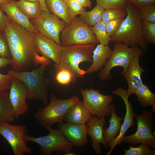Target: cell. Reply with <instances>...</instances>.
I'll return each instance as SVG.
<instances>
[{
    "label": "cell",
    "instance_id": "cell-1",
    "mask_svg": "<svg viewBox=\"0 0 155 155\" xmlns=\"http://www.w3.org/2000/svg\"><path fill=\"white\" fill-rule=\"evenodd\" d=\"M11 57L13 70L29 71L41 64L48 65L50 60L41 55L35 43L33 32L9 20L3 32Z\"/></svg>",
    "mask_w": 155,
    "mask_h": 155
},
{
    "label": "cell",
    "instance_id": "cell-2",
    "mask_svg": "<svg viewBox=\"0 0 155 155\" xmlns=\"http://www.w3.org/2000/svg\"><path fill=\"white\" fill-rule=\"evenodd\" d=\"M125 9L126 16L117 31L110 37L109 42H120L129 46L138 47L147 52L148 47L142 30V20L139 9L128 3Z\"/></svg>",
    "mask_w": 155,
    "mask_h": 155
},
{
    "label": "cell",
    "instance_id": "cell-3",
    "mask_svg": "<svg viewBox=\"0 0 155 155\" xmlns=\"http://www.w3.org/2000/svg\"><path fill=\"white\" fill-rule=\"evenodd\" d=\"M96 44L73 45L63 46L60 62L55 65L56 71L63 69L69 71L72 76V82L77 78H83L85 71L79 67L84 62H92V52Z\"/></svg>",
    "mask_w": 155,
    "mask_h": 155
},
{
    "label": "cell",
    "instance_id": "cell-4",
    "mask_svg": "<svg viewBox=\"0 0 155 155\" xmlns=\"http://www.w3.org/2000/svg\"><path fill=\"white\" fill-rule=\"evenodd\" d=\"M47 65L41 64L31 71H17L10 70L8 73L12 77L22 82L28 89L27 99L41 101L46 106L48 104L49 80L44 77Z\"/></svg>",
    "mask_w": 155,
    "mask_h": 155
},
{
    "label": "cell",
    "instance_id": "cell-5",
    "mask_svg": "<svg viewBox=\"0 0 155 155\" xmlns=\"http://www.w3.org/2000/svg\"><path fill=\"white\" fill-rule=\"evenodd\" d=\"M79 100V98L76 96L68 99H59L53 93L49 104L35 112V118L45 128L52 127L56 123L63 122L68 110Z\"/></svg>",
    "mask_w": 155,
    "mask_h": 155
},
{
    "label": "cell",
    "instance_id": "cell-6",
    "mask_svg": "<svg viewBox=\"0 0 155 155\" xmlns=\"http://www.w3.org/2000/svg\"><path fill=\"white\" fill-rule=\"evenodd\" d=\"M144 52L138 47H130L123 43H115L111 56L98 74L99 78L102 81L111 80L112 78L111 71L116 67H122V71H125L132 58L137 55H142Z\"/></svg>",
    "mask_w": 155,
    "mask_h": 155
},
{
    "label": "cell",
    "instance_id": "cell-7",
    "mask_svg": "<svg viewBox=\"0 0 155 155\" xmlns=\"http://www.w3.org/2000/svg\"><path fill=\"white\" fill-rule=\"evenodd\" d=\"M60 39L62 46L99 43L91 27L78 17H75L63 30Z\"/></svg>",
    "mask_w": 155,
    "mask_h": 155
},
{
    "label": "cell",
    "instance_id": "cell-8",
    "mask_svg": "<svg viewBox=\"0 0 155 155\" xmlns=\"http://www.w3.org/2000/svg\"><path fill=\"white\" fill-rule=\"evenodd\" d=\"M49 133L46 135L36 137L28 135H24L26 142H32L38 145L40 147V152L42 155H50L53 152H71L74 145L64 136L59 129H56L52 127L46 128Z\"/></svg>",
    "mask_w": 155,
    "mask_h": 155
},
{
    "label": "cell",
    "instance_id": "cell-9",
    "mask_svg": "<svg viewBox=\"0 0 155 155\" xmlns=\"http://www.w3.org/2000/svg\"><path fill=\"white\" fill-rule=\"evenodd\" d=\"M137 128L134 134L124 135L122 142L134 145L140 143L148 145L153 149L155 148V137L152 132L153 127V114L152 112L144 110L140 115L135 114Z\"/></svg>",
    "mask_w": 155,
    "mask_h": 155
},
{
    "label": "cell",
    "instance_id": "cell-10",
    "mask_svg": "<svg viewBox=\"0 0 155 155\" xmlns=\"http://www.w3.org/2000/svg\"><path fill=\"white\" fill-rule=\"evenodd\" d=\"M80 92L84 105L92 115L99 118L110 115V104L114 99L111 95H104L93 88L81 89Z\"/></svg>",
    "mask_w": 155,
    "mask_h": 155
},
{
    "label": "cell",
    "instance_id": "cell-11",
    "mask_svg": "<svg viewBox=\"0 0 155 155\" xmlns=\"http://www.w3.org/2000/svg\"><path fill=\"white\" fill-rule=\"evenodd\" d=\"M30 20L40 33L61 46L60 34L67 25L63 20L49 11H43L38 18Z\"/></svg>",
    "mask_w": 155,
    "mask_h": 155
},
{
    "label": "cell",
    "instance_id": "cell-12",
    "mask_svg": "<svg viewBox=\"0 0 155 155\" xmlns=\"http://www.w3.org/2000/svg\"><path fill=\"white\" fill-rule=\"evenodd\" d=\"M27 131L24 125H13L8 123L0 122V135L7 141L14 155H24L32 152L24 139Z\"/></svg>",
    "mask_w": 155,
    "mask_h": 155
},
{
    "label": "cell",
    "instance_id": "cell-13",
    "mask_svg": "<svg viewBox=\"0 0 155 155\" xmlns=\"http://www.w3.org/2000/svg\"><path fill=\"white\" fill-rule=\"evenodd\" d=\"M9 89V99L15 119H17L20 116L26 113L29 110L26 102L28 88L22 82L12 77Z\"/></svg>",
    "mask_w": 155,
    "mask_h": 155
},
{
    "label": "cell",
    "instance_id": "cell-14",
    "mask_svg": "<svg viewBox=\"0 0 155 155\" xmlns=\"http://www.w3.org/2000/svg\"><path fill=\"white\" fill-rule=\"evenodd\" d=\"M112 93L114 95H118L123 99L126 106V112L119 133L109 142L108 147L110 148V149L106 155L111 154L115 147L122 143L123 137L126 132L130 127L134 125V117L135 113L133 109L132 103L129 101L127 90L120 87L113 90Z\"/></svg>",
    "mask_w": 155,
    "mask_h": 155
},
{
    "label": "cell",
    "instance_id": "cell-15",
    "mask_svg": "<svg viewBox=\"0 0 155 155\" xmlns=\"http://www.w3.org/2000/svg\"><path fill=\"white\" fill-rule=\"evenodd\" d=\"M33 35L35 43L40 54L52 60L55 63V65H58L60 62L63 46L38 31L33 33Z\"/></svg>",
    "mask_w": 155,
    "mask_h": 155
},
{
    "label": "cell",
    "instance_id": "cell-16",
    "mask_svg": "<svg viewBox=\"0 0 155 155\" xmlns=\"http://www.w3.org/2000/svg\"><path fill=\"white\" fill-rule=\"evenodd\" d=\"M58 127L65 137L74 146H83L88 142V126L86 124L63 122Z\"/></svg>",
    "mask_w": 155,
    "mask_h": 155
},
{
    "label": "cell",
    "instance_id": "cell-17",
    "mask_svg": "<svg viewBox=\"0 0 155 155\" xmlns=\"http://www.w3.org/2000/svg\"><path fill=\"white\" fill-rule=\"evenodd\" d=\"M106 122L105 116L99 118L96 116L92 115L91 119L87 123V134L91 137L93 149L98 155L101 152V143L105 148H107L103 134V127Z\"/></svg>",
    "mask_w": 155,
    "mask_h": 155
},
{
    "label": "cell",
    "instance_id": "cell-18",
    "mask_svg": "<svg viewBox=\"0 0 155 155\" xmlns=\"http://www.w3.org/2000/svg\"><path fill=\"white\" fill-rule=\"evenodd\" d=\"M140 56L137 55L134 57L126 70L121 72L128 84V88L127 90L129 97L131 94H134L136 89L143 83L141 75L145 70L139 65Z\"/></svg>",
    "mask_w": 155,
    "mask_h": 155
},
{
    "label": "cell",
    "instance_id": "cell-19",
    "mask_svg": "<svg viewBox=\"0 0 155 155\" xmlns=\"http://www.w3.org/2000/svg\"><path fill=\"white\" fill-rule=\"evenodd\" d=\"M108 45L98 44L92 52V64L85 71V75L100 71L105 65L112 53Z\"/></svg>",
    "mask_w": 155,
    "mask_h": 155
},
{
    "label": "cell",
    "instance_id": "cell-20",
    "mask_svg": "<svg viewBox=\"0 0 155 155\" xmlns=\"http://www.w3.org/2000/svg\"><path fill=\"white\" fill-rule=\"evenodd\" d=\"M0 7L10 20L30 32L35 33L37 31L30 20L18 9L12 0L6 4L0 3Z\"/></svg>",
    "mask_w": 155,
    "mask_h": 155
},
{
    "label": "cell",
    "instance_id": "cell-21",
    "mask_svg": "<svg viewBox=\"0 0 155 155\" xmlns=\"http://www.w3.org/2000/svg\"><path fill=\"white\" fill-rule=\"evenodd\" d=\"M92 115L80 100L67 111L64 120L66 122L77 124H86L91 119Z\"/></svg>",
    "mask_w": 155,
    "mask_h": 155
},
{
    "label": "cell",
    "instance_id": "cell-22",
    "mask_svg": "<svg viewBox=\"0 0 155 155\" xmlns=\"http://www.w3.org/2000/svg\"><path fill=\"white\" fill-rule=\"evenodd\" d=\"M44 1L49 12L61 19L67 25L69 24L75 18L64 0H44Z\"/></svg>",
    "mask_w": 155,
    "mask_h": 155
},
{
    "label": "cell",
    "instance_id": "cell-23",
    "mask_svg": "<svg viewBox=\"0 0 155 155\" xmlns=\"http://www.w3.org/2000/svg\"><path fill=\"white\" fill-rule=\"evenodd\" d=\"M110 112L111 117L109 120V125L108 128L103 129V134L107 148L109 142L117 136L121 129V120L123 117L118 116L116 113L115 106L113 104L110 105Z\"/></svg>",
    "mask_w": 155,
    "mask_h": 155
},
{
    "label": "cell",
    "instance_id": "cell-24",
    "mask_svg": "<svg viewBox=\"0 0 155 155\" xmlns=\"http://www.w3.org/2000/svg\"><path fill=\"white\" fill-rule=\"evenodd\" d=\"M15 118L8 90L0 91V122L11 123Z\"/></svg>",
    "mask_w": 155,
    "mask_h": 155
},
{
    "label": "cell",
    "instance_id": "cell-25",
    "mask_svg": "<svg viewBox=\"0 0 155 155\" xmlns=\"http://www.w3.org/2000/svg\"><path fill=\"white\" fill-rule=\"evenodd\" d=\"M12 0L18 9L29 20L38 18L43 11L39 2Z\"/></svg>",
    "mask_w": 155,
    "mask_h": 155
},
{
    "label": "cell",
    "instance_id": "cell-26",
    "mask_svg": "<svg viewBox=\"0 0 155 155\" xmlns=\"http://www.w3.org/2000/svg\"><path fill=\"white\" fill-rule=\"evenodd\" d=\"M134 94L136 95L138 100L142 106H151L152 107L151 112L155 113V94L152 92L149 86L143 83Z\"/></svg>",
    "mask_w": 155,
    "mask_h": 155
},
{
    "label": "cell",
    "instance_id": "cell-27",
    "mask_svg": "<svg viewBox=\"0 0 155 155\" xmlns=\"http://www.w3.org/2000/svg\"><path fill=\"white\" fill-rule=\"evenodd\" d=\"M104 9L97 4L89 11H84L80 14V18L89 26L91 27L101 21Z\"/></svg>",
    "mask_w": 155,
    "mask_h": 155
},
{
    "label": "cell",
    "instance_id": "cell-28",
    "mask_svg": "<svg viewBox=\"0 0 155 155\" xmlns=\"http://www.w3.org/2000/svg\"><path fill=\"white\" fill-rule=\"evenodd\" d=\"M91 28L100 44L108 45L110 37L107 34L105 23L101 21Z\"/></svg>",
    "mask_w": 155,
    "mask_h": 155
},
{
    "label": "cell",
    "instance_id": "cell-29",
    "mask_svg": "<svg viewBox=\"0 0 155 155\" xmlns=\"http://www.w3.org/2000/svg\"><path fill=\"white\" fill-rule=\"evenodd\" d=\"M141 29L146 43H155V23L142 21Z\"/></svg>",
    "mask_w": 155,
    "mask_h": 155
},
{
    "label": "cell",
    "instance_id": "cell-30",
    "mask_svg": "<svg viewBox=\"0 0 155 155\" xmlns=\"http://www.w3.org/2000/svg\"><path fill=\"white\" fill-rule=\"evenodd\" d=\"M151 147L148 144L141 143L137 147L129 146L128 150L125 149L124 155H155V150H151Z\"/></svg>",
    "mask_w": 155,
    "mask_h": 155
},
{
    "label": "cell",
    "instance_id": "cell-31",
    "mask_svg": "<svg viewBox=\"0 0 155 155\" xmlns=\"http://www.w3.org/2000/svg\"><path fill=\"white\" fill-rule=\"evenodd\" d=\"M127 12L125 9H104L102 14L101 21L104 23L115 19L125 18Z\"/></svg>",
    "mask_w": 155,
    "mask_h": 155
},
{
    "label": "cell",
    "instance_id": "cell-32",
    "mask_svg": "<svg viewBox=\"0 0 155 155\" xmlns=\"http://www.w3.org/2000/svg\"><path fill=\"white\" fill-rule=\"evenodd\" d=\"M97 4L104 9H125L128 3L127 0H96Z\"/></svg>",
    "mask_w": 155,
    "mask_h": 155
},
{
    "label": "cell",
    "instance_id": "cell-33",
    "mask_svg": "<svg viewBox=\"0 0 155 155\" xmlns=\"http://www.w3.org/2000/svg\"><path fill=\"white\" fill-rule=\"evenodd\" d=\"M139 11L142 21L155 23V3L142 7Z\"/></svg>",
    "mask_w": 155,
    "mask_h": 155
},
{
    "label": "cell",
    "instance_id": "cell-34",
    "mask_svg": "<svg viewBox=\"0 0 155 155\" xmlns=\"http://www.w3.org/2000/svg\"><path fill=\"white\" fill-rule=\"evenodd\" d=\"M55 79L59 84L62 85H67L72 82V76L71 73L68 70L60 69L56 71Z\"/></svg>",
    "mask_w": 155,
    "mask_h": 155
},
{
    "label": "cell",
    "instance_id": "cell-35",
    "mask_svg": "<svg viewBox=\"0 0 155 155\" xmlns=\"http://www.w3.org/2000/svg\"><path fill=\"white\" fill-rule=\"evenodd\" d=\"M124 19L119 18L115 19L105 24L107 34L110 37L117 31Z\"/></svg>",
    "mask_w": 155,
    "mask_h": 155
},
{
    "label": "cell",
    "instance_id": "cell-36",
    "mask_svg": "<svg viewBox=\"0 0 155 155\" xmlns=\"http://www.w3.org/2000/svg\"><path fill=\"white\" fill-rule=\"evenodd\" d=\"M2 32L0 31V56L11 59L7 40Z\"/></svg>",
    "mask_w": 155,
    "mask_h": 155
},
{
    "label": "cell",
    "instance_id": "cell-37",
    "mask_svg": "<svg viewBox=\"0 0 155 155\" xmlns=\"http://www.w3.org/2000/svg\"><path fill=\"white\" fill-rule=\"evenodd\" d=\"M68 7L73 17L80 15L84 10L85 8L75 0H69L67 2Z\"/></svg>",
    "mask_w": 155,
    "mask_h": 155
},
{
    "label": "cell",
    "instance_id": "cell-38",
    "mask_svg": "<svg viewBox=\"0 0 155 155\" xmlns=\"http://www.w3.org/2000/svg\"><path fill=\"white\" fill-rule=\"evenodd\" d=\"M12 78V76L8 73L6 74L0 73V91L9 89Z\"/></svg>",
    "mask_w": 155,
    "mask_h": 155
},
{
    "label": "cell",
    "instance_id": "cell-39",
    "mask_svg": "<svg viewBox=\"0 0 155 155\" xmlns=\"http://www.w3.org/2000/svg\"><path fill=\"white\" fill-rule=\"evenodd\" d=\"M127 1L128 3L139 9L150 4L155 3V0H127Z\"/></svg>",
    "mask_w": 155,
    "mask_h": 155
},
{
    "label": "cell",
    "instance_id": "cell-40",
    "mask_svg": "<svg viewBox=\"0 0 155 155\" xmlns=\"http://www.w3.org/2000/svg\"><path fill=\"white\" fill-rule=\"evenodd\" d=\"M9 19L0 7V31L3 32Z\"/></svg>",
    "mask_w": 155,
    "mask_h": 155
},
{
    "label": "cell",
    "instance_id": "cell-41",
    "mask_svg": "<svg viewBox=\"0 0 155 155\" xmlns=\"http://www.w3.org/2000/svg\"><path fill=\"white\" fill-rule=\"evenodd\" d=\"M12 63L11 59L0 56V68H2Z\"/></svg>",
    "mask_w": 155,
    "mask_h": 155
},
{
    "label": "cell",
    "instance_id": "cell-42",
    "mask_svg": "<svg viewBox=\"0 0 155 155\" xmlns=\"http://www.w3.org/2000/svg\"><path fill=\"white\" fill-rule=\"evenodd\" d=\"M80 3L84 8L91 7L92 3L90 0H75Z\"/></svg>",
    "mask_w": 155,
    "mask_h": 155
},
{
    "label": "cell",
    "instance_id": "cell-43",
    "mask_svg": "<svg viewBox=\"0 0 155 155\" xmlns=\"http://www.w3.org/2000/svg\"><path fill=\"white\" fill-rule=\"evenodd\" d=\"M42 11H49L46 5L44 0H39Z\"/></svg>",
    "mask_w": 155,
    "mask_h": 155
},
{
    "label": "cell",
    "instance_id": "cell-44",
    "mask_svg": "<svg viewBox=\"0 0 155 155\" xmlns=\"http://www.w3.org/2000/svg\"><path fill=\"white\" fill-rule=\"evenodd\" d=\"M11 1V0H0V3L6 4L10 2Z\"/></svg>",
    "mask_w": 155,
    "mask_h": 155
},
{
    "label": "cell",
    "instance_id": "cell-45",
    "mask_svg": "<svg viewBox=\"0 0 155 155\" xmlns=\"http://www.w3.org/2000/svg\"><path fill=\"white\" fill-rule=\"evenodd\" d=\"M28 1H30L34 2H39V0H25Z\"/></svg>",
    "mask_w": 155,
    "mask_h": 155
},
{
    "label": "cell",
    "instance_id": "cell-46",
    "mask_svg": "<svg viewBox=\"0 0 155 155\" xmlns=\"http://www.w3.org/2000/svg\"><path fill=\"white\" fill-rule=\"evenodd\" d=\"M65 154H65L66 155H75V154L74 153L72 152H69L66 153H65Z\"/></svg>",
    "mask_w": 155,
    "mask_h": 155
},
{
    "label": "cell",
    "instance_id": "cell-47",
    "mask_svg": "<svg viewBox=\"0 0 155 155\" xmlns=\"http://www.w3.org/2000/svg\"><path fill=\"white\" fill-rule=\"evenodd\" d=\"M65 1L67 2L69 0H64Z\"/></svg>",
    "mask_w": 155,
    "mask_h": 155
},
{
    "label": "cell",
    "instance_id": "cell-48",
    "mask_svg": "<svg viewBox=\"0 0 155 155\" xmlns=\"http://www.w3.org/2000/svg\"></svg>",
    "mask_w": 155,
    "mask_h": 155
}]
</instances>
